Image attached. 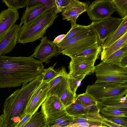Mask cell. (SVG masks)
<instances>
[{"instance_id": "obj_1", "label": "cell", "mask_w": 127, "mask_h": 127, "mask_svg": "<svg viewBox=\"0 0 127 127\" xmlns=\"http://www.w3.org/2000/svg\"><path fill=\"white\" fill-rule=\"evenodd\" d=\"M44 69L39 60L28 57L0 56V88L23 86L42 78Z\"/></svg>"}, {"instance_id": "obj_2", "label": "cell", "mask_w": 127, "mask_h": 127, "mask_svg": "<svg viewBox=\"0 0 127 127\" xmlns=\"http://www.w3.org/2000/svg\"><path fill=\"white\" fill-rule=\"evenodd\" d=\"M41 82V78H36L22 86L5 99L2 127H14L24 117L30 99Z\"/></svg>"}, {"instance_id": "obj_3", "label": "cell", "mask_w": 127, "mask_h": 127, "mask_svg": "<svg viewBox=\"0 0 127 127\" xmlns=\"http://www.w3.org/2000/svg\"><path fill=\"white\" fill-rule=\"evenodd\" d=\"M58 13L56 7H52L29 24L23 25L18 33L17 42L24 44L42 38L58 16Z\"/></svg>"}, {"instance_id": "obj_4", "label": "cell", "mask_w": 127, "mask_h": 127, "mask_svg": "<svg viewBox=\"0 0 127 127\" xmlns=\"http://www.w3.org/2000/svg\"><path fill=\"white\" fill-rule=\"evenodd\" d=\"M98 43L97 35L91 24L88 27L76 36L62 43L56 45L61 54L71 58Z\"/></svg>"}, {"instance_id": "obj_5", "label": "cell", "mask_w": 127, "mask_h": 127, "mask_svg": "<svg viewBox=\"0 0 127 127\" xmlns=\"http://www.w3.org/2000/svg\"><path fill=\"white\" fill-rule=\"evenodd\" d=\"M95 83L107 82L127 85V68L102 61L95 66Z\"/></svg>"}, {"instance_id": "obj_6", "label": "cell", "mask_w": 127, "mask_h": 127, "mask_svg": "<svg viewBox=\"0 0 127 127\" xmlns=\"http://www.w3.org/2000/svg\"><path fill=\"white\" fill-rule=\"evenodd\" d=\"M97 102L107 98L127 94V85L102 82L88 85L85 92Z\"/></svg>"}, {"instance_id": "obj_7", "label": "cell", "mask_w": 127, "mask_h": 127, "mask_svg": "<svg viewBox=\"0 0 127 127\" xmlns=\"http://www.w3.org/2000/svg\"><path fill=\"white\" fill-rule=\"evenodd\" d=\"M87 11L90 20L98 21L110 18L115 11L111 0H96L88 6Z\"/></svg>"}, {"instance_id": "obj_8", "label": "cell", "mask_w": 127, "mask_h": 127, "mask_svg": "<svg viewBox=\"0 0 127 127\" xmlns=\"http://www.w3.org/2000/svg\"><path fill=\"white\" fill-rule=\"evenodd\" d=\"M123 19L111 17L98 21H92V26L98 37V43L101 47L107 38L118 28Z\"/></svg>"}, {"instance_id": "obj_9", "label": "cell", "mask_w": 127, "mask_h": 127, "mask_svg": "<svg viewBox=\"0 0 127 127\" xmlns=\"http://www.w3.org/2000/svg\"><path fill=\"white\" fill-rule=\"evenodd\" d=\"M60 98L55 96L47 97L41 105L40 111L47 121L67 114Z\"/></svg>"}, {"instance_id": "obj_10", "label": "cell", "mask_w": 127, "mask_h": 127, "mask_svg": "<svg viewBox=\"0 0 127 127\" xmlns=\"http://www.w3.org/2000/svg\"><path fill=\"white\" fill-rule=\"evenodd\" d=\"M60 54L56 44L45 36L41 38L40 43L36 46L31 56L39 59L42 63L47 64L50 62L52 57L58 56Z\"/></svg>"}, {"instance_id": "obj_11", "label": "cell", "mask_w": 127, "mask_h": 127, "mask_svg": "<svg viewBox=\"0 0 127 127\" xmlns=\"http://www.w3.org/2000/svg\"><path fill=\"white\" fill-rule=\"evenodd\" d=\"M68 74L72 76H86L94 72L95 61L85 57L71 58Z\"/></svg>"}, {"instance_id": "obj_12", "label": "cell", "mask_w": 127, "mask_h": 127, "mask_svg": "<svg viewBox=\"0 0 127 127\" xmlns=\"http://www.w3.org/2000/svg\"><path fill=\"white\" fill-rule=\"evenodd\" d=\"M49 82L42 81L40 85L34 91L28 103L26 114L33 116L47 98Z\"/></svg>"}, {"instance_id": "obj_13", "label": "cell", "mask_w": 127, "mask_h": 127, "mask_svg": "<svg viewBox=\"0 0 127 127\" xmlns=\"http://www.w3.org/2000/svg\"><path fill=\"white\" fill-rule=\"evenodd\" d=\"M59 71V74L49 82L47 97L55 96L60 98L69 85L68 74L65 67H62Z\"/></svg>"}, {"instance_id": "obj_14", "label": "cell", "mask_w": 127, "mask_h": 127, "mask_svg": "<svg viewBox=\"0 0 127 127\" xmlns=\"http://www.w3.org/2000/svg\"><path fill=\"white\" fill-rule=\"evenodd\" d=\"M21 27L20 24H15L0 36V56L11 52L14 48L17 42L18 34Z\"/></svg>"}, {"instance_id": "obj_15", "label": "cell", "mask_w": 127, "mask_h": 127, "mask_svg": "<svg viewBox=\"0 0 127 127\" xmlns=\"http://www.w3.org/2000/svg\"><path fill=\"white\" fill-rule=\"evenodd\" d=\"M36 4L26 7L22 15L20 25H27L39 17L50 9L55 6L47 5L38 0H34Z\"/></svg>"}, {"instance_id": "obj_16", "label": "cell", "mask_w": 127, "mask_h": 127, "mask_svg": "<svg viewBox=\"0 0 127 127\" xmlns=\"http://www.w3.org/2000/svg\"><path fill=\"white\" fill-rule=\"evenodd\" d=\"M89 2H82L78 0H70L67 6L63 10L62 20L76 23L79 16L87 11Z\"/></svg>"}, {"instance_id": "obj_17", "label": "cell", "mask_w": 127, "mask_h": 127, "mask_svg": "<svg viewBox=\"0 0 127 127\" xmlns=\"http://www.w3.org/2000/svg\"><path fill=\"white\" fill-rule=\"evenodd\" d=\"M19 18L17 10L8 8L2 10L0 13V36L13 26Z\"/></svg>"}, {"instance_id": "obj_18", "label": "cell", "mask_w": 127, "mask_h": 127, "mask_svg": "<svg viewBox=\"0 0 127 127\" xmlns=\"http://www.w3.org/2000/svg\"><path fill=\"white\" fill-rule=\"evenodd\" d=\"M65 110L68 115L73 117L91 113L100 112L98 105L88 106L75 102L65 107Z\"/></svg>"}, {"instance_id": "obj_19", "label": "cell", "mask_w": 127, "mask_h": 127, "mask_svg": "<svg viewBox=\"0 0 127 127\" xmlns=\"http://www.w3.org/2000/svg\"><path fill=\"white\" fill-rule=\"evenodd\" d=\"M97 102L99 109L106 107L127 108V94L123 96L107 98L99 100Z\"/></svg>"}, {"instance_id": "obj_20", "label": "cell", "mask_w": 127, "mask_h": 127, "mask_svg": "<svg viewBox=\"0 0 127 127\" xmlns=\"http://www.w3.org/2000/svg\"><path fill=\"white\" fill-rule=\"evenodd\" d=\"M127 32V16L123 19L121 24L116 30L105 40L101 47L102 49L110 46Z\"/></svg>"}, {"instance_id": "obj_21", "label": "cell", "mask_w": 127, "mask_h": 127, "mask_svg": "<svg viewBox=\"0 0 127 127\" xmlns=\"http://www.w3.org/2000/svg\"><path fill=\"white\" fill-rule=\"evenodd\" d=\"M127 45V32L110 46L102 49L101 52V59L105 60L112 54Z\"/></svg>"}, {"instance_id": "obj_22", "label": "cell", "mask_w": 127, "mask_h": 127, "mask_svg": "<svg viewBox=\"0 0 127 127\" xmlns=\"http://www.w3.org/2000/svg\"><path fill=\"white\" fill-rule=\"evenodd\" d=\"M74 117L66 114L56 118L46 121L45 127H67L72 123Z\"/></svg>"}, {"instance_id": "obj_23", "label": "cell", "mask_w": 127, "mask_h": 127, "mask_svg": "<svg viewBox=\"0 0 127 127\" xmlns=\"http://www.w3.org/2000/svg\"><path fill=\"white\" fill-rule=\"evenodd\" d=\"M74 117L73 121L72 124L103 121V119L99 112L87 114Z\"/></svg>"}, {"instance_id": "obj_24", "label": "cell", "mask_w": 127, "mask_h": 127, "mask_svg": "<svg viewBox=\"0 0 127 127\" xmlns=\"http://www.w3.org/2000/svg\"><path fill=\"white\" fill-rule=\"evenodd\" d=\"M127 55V45L114 52L102 61L108 64L120 65L122 59Z\"/></svg>"}, {"instance_id": "obj_25", "label": "cell", "mask_w": 127, "mask_h": 127, "mask_svg": "<svg viewBox=\"0 0 127 127\" xmlns=\"http://www.w3.org/2000/svg\"><path fill=\"white\" fill-rule=\"evenodd\" d=\"M46 118L41 111L36 112L23 127H45Z\"/></svg>"}, {"instance_id": "obj_26", "label": "cell", "mask_w": 127, "mask_h": 127, "mask_svg": "<svg viewBox=\"0 0 127 127\" xmlns=\"http://www.w3.org/2000/svg\"><path fill=\"white\" fill-rule=\"evenodd\" d=\"M99 111L104 115L127 117V108L106 107L101 108Z\"/></svg>"}, {"instance_id": "obj_27", "label": "cell", "mask_w": 127, "mask_h": 127, "mask_svg": "<svg viewBox=\"0 0 127 127\" xmlns=\"http://www.w3.org/2000/svg\"><path fill=\"white\" fill-rule=\"evenodd\" d=\"M71 27L66 33V36L58 44L62 43L76 36L88 27L90 25L87 26L78 25L75 22H70Z\"/></svg>"}, {"instance_id": "obj_28", "label": "cell", "mask_w": 127, "mask_h": 127, "mask_svg": "<svg viewBox=\"0 0 127 127\" xmlns=\"http://www.w3.org/2000/svg\"><path fill=\"white\" fill-rule=\"evenodd\" d=\"M101 46L98 43L88 48L71 58L84 56H99L101 53Z\"/></svg>"}, {"instance_id": "obj_29", "label": "cell", "mask_w": 127, "mask_h": 127, "mask_svg": "<svg viewBox=\"0 0 127 127\" xmlns=\"http://www.w3.org/2000/svg\"><path fill=\"white\" fill-rule=\"evenodd\" d=\"M75 102L86 106L98 105L97 102L87 93L76 95Z\"/></svg>"}, {"instance_id": "obj_30", "label": "cell", "mask_w": 127, "mask_h": 127, "mask_svg": "<svg viewBox=\"0 0 127 127\" xmlns=\"http://www.w3.org/2000/svg\"><path fill=\"white\" fill-rule=\"evenodd\" d=\"M115 11L123 19L127 16V0H111Z\"/></svg>"}, {"instance_id": "obj_31", "label": "cell", "mask_w": 127, "mask_h": 127, "mask_svg": "<svg viewBox=\"0 0 127 127\" xmlns=\"http://www.w3.org/2000/svg\"><path fill=\"white\" fill-rule=\"evenodd\" d=\"M76 95L72 92L69 85L60 98L65 108L75 102Z\"/></svg>"}, {"instance_id": "obj_32", "label": "cell", "mask_w": 127, "mask_h": 127, "mask_svg": "<svg viewBox=\"0 0 127 127\" xmlns=\"http://www.w3.org/2000/svg\"><path fill=\"white\" fill-rule=\"evenodd\" d=\"M86 76L82 75L72 76L68 74V79L69 85L71 90L75 95H76V92L77 88Z\"/></svg>"}, {"instance_id": "obj_33", "label": "cell", "mask_w": 127, "mask_h": 127, "mask_svg": "<svg viewBox=\"0 0 127 127\" xmlns=\"http://www.w3.org/2000/svg\"><path fill=\"white\" fill-rule=\"evenodd\" d=\"M56 64V63L53 65L48 68L44 69L42 73V81L49 82L59 74L60 71H57L54 69Z\"/></svg>"}, {"instance_id": "obj_34", "label": "cell", "mask_w": 127, "mask_h": 127, "mask_svg": "<svg viewBox=\"0 0 127 127\" xmlns=\"http://www.w3.org/2000/svg\"><path fill=\"white\" fill-rule=\"evenodd\" d=\"M8 8L17 10L26 7L27 0H3L2 1Z\"/></svg>"}, {"instance_id": "obj_35", "label": "cell", "mask_w": 127, "mask_h": 127, "mask_svg": "<svg viewBox=\"0 0 127 127\" xmlns=\"http://www.w3.org/2000/svg\"><path fill=\"white\" fill-rule=\"evenodd\" d=\"M102 117L106 120L124 127H127V117L104 115L100 114Z\"/></svg>"}, {"instance_id": "obj_36", "label": "cell", "mask_w": 127, "mask_h": 127, "mask_svg": "<svg viewBox=\"0 0 127 127\" xmlns=\"http://www.w3.org/2000/svg\"><path fill=\"white\" fill-rule=\"evenodd\" d=\"M108 126L104 123L102 121H96L90 122L72 124L67 127H100Z\"/></svg>"}, {"instance_id": "obj_37", "label": "cell", "mask_w": 127, "mask_h": 127, "mask_svg": "<svg viewBox=\"0 0 127 127\" xmlns=\"http://www.w3.org/2000/svg\"><path fill=\"white\" fill-rule=\"evenodd\" d=\"M70 0H55V5L58 13L62 12L63 10L68 4Z\"/></svg>"}, {"instance_id": "obj_38", "label": "cell", "mask_w": 127, "mask_h": 127, "mask_svg": "<svg viewBox=\"0 0 127 127\" xmlns=\"http://www.w3.org/2000/svg\"><path fill=\"white\" fill-rule=\"evenodd\" d=\"M32 116L30 114H26L24 117L14 127H23L30 120Z\"/></svg>"}, {"instance_id": "obj_39", "label": "cell", "mask_w": 127, "mask_h": 127, "mask_svg": "<svg viewBox=\"0 0 127 127\" xmlns=\"http://www.w3.org/2000/svg\"><path fill=\"white\" fill-rule=\"evenodd\" d=\"M66 35L65 34H63L57 36L53 41V42L56 45L60 43Z\"/></svg>"}, {"instance_id": "obj_40", "label": "cell", "mask_w": 127, "mask_h": 127, "mask_svg": "<svg viewBox=\"0 0 127 127\" xmlns=\"http://www.w3.org/2000/svg\"><path fill=\"white\" fill-rule=\"evenodd\" d=\"M102 119V122L106 125L110 127H124L114 123L103 118Z\"/></svg>"}, {"instance_id": "obj_41", "label": "cell", "mask_w": 127, "mask_h": 127, "mask_svg": "<svg viewBox=\"0 0 127 127\" xmlns=\"http://www.w3.org/2000/svg\"><path fill=\"white\" fill-rule=\"evenodd\" d=\"M120 65L122 67L127 68V55L122 59L120 62Z\"/></svg>"}, {"instance_id": "obj_42", "label": "cell", "mask_w": 127, "mask_h": 127, "mask_svg": "<svg viewBox=\"0 0 127 127\" xmlns=\"http://www.w3.org/2000/svg\"><path fill=\"white\" fill-rule=\"evenodd\" d=\"M3 116L2 114L0 115V127H2Z\"/></svg>"}, {"instance_id": "obj_43", "label": "cell", "mask_w": 127, "mask_h": 127, "mask_svg": "<svg viewBox=\"0 0 127 127\" xmlns=\"http://www.w3.org/2000/svg\"><path fill=\"white\" fill-rule=\"evenodd\" d=\"M110 127L108 126H102V127Z\"/></svg>"}]
</instances>
